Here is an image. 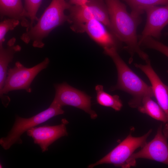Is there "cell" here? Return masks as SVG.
I'll list each match as a JSON object with an SVG mask.
<instances>
[{"mask_svg": "<svg viewBox=\"0 0 168 168\" xmlns=\"http://www.w3.org/2000/svg\"><path fill=\"white\" fill-rule=\"evenodd\" d=\"M111 26V32L126 45L124 49L131 55L129 63L137 54L145 61L148 55L140 48L137 35V27L141 21V16L129 13L126 6L120 0H105Z\"/></svg>", "mask_w": 168, "mask_h": 168, "instance_id": "6da1fadb", "label": "cell"}, {"mask_svg": "<svg viewBox=\"0 0 168 168\" xmlns=\"http://www.w3.org/2000/svg\"><path fill=\"white\" fill-rule=\"evenodd\" d=\"M103 49L104 53L113 60L117 71V83L111 87L110 91L119 90L130 95L132 98L128 105L133 108H138L144 97L154 96L151 86L146 84L130 68L120 56L117 49L114 48Z\"/></svg>", "mask_w": 168, "mask_h": 168, "instance_id": "7a4b0ae2", "label": "cell"}, {"mask_svg": "<svg viewBox=\"0 0 168 168\" xmlns=\"http://www.w3.org/2000/svg\"><path fill=\"white\" fill-rule=\"evenodd\" d=\"M71 5L66 0H52L38 18L37 23L26 29V32L21 35V40L27 44L32 41L34 47L43 48L44 45V39L55 28L68 21V16L64 12Z\"/></svg>", "mask_w": 168, "mask_h": 168, "instance_id": "3957f363", "label": "cell"}, {"mask_svg": "<svg viewBox=\"0 0 168 168\" xmlns=\"http://www.w3.org/2000/svg\"><path fill=\"white\" fill-rule=\"evenodd\" d=\"M49 63V58L46 57L34 66L27 68L19 61L16 62L14 67L8 70L3 88L0 93V98L4 106L7 107L10 101L9 97L4 94L11 91L19 90H25L28 92H31V82L40 72L47 67Z\"/></svg>", "mask_w": 168, "mask_h": 168, "instance_id": "277c9868", "label": "cell"}, {"mask_svg": "<svg viewBox=\"0 0 168 168\" xmlns=\"http://www.w3.org/2000/svg\"><path fill=\"white\" fill-rule=\"evenodd\" d=\"M62 107L53 101L48 108L31 117L24 118L16 115L7 136L0 138V145L4 149L7 150L14 144H21V137L24 133L54 117L63 114L64 112Z\"/></svg>", "mask_w": 168, "mask_h": 168, "instance_id": "5b68a950", "label": "cell"}, {"mask_svg": "<svg viewBox=\"0 0 168 168\" xmlns=\"http://www.w3.org/2000/svg\"><path fill=\"white\" fill-rule=\"evenodd\" d=\"M68 10L69 13L68 22L72 24L71 29L73 30L87 21L95 19L103 23L111 32L107 8L102 0H88L82 6L71 5Z\"/></svg>", "mask_w": 168, "mask_h": 168, "instance_id": "8992f818", "label": "cell"}, {"mask_svg": "<svg viewBox=\"0 0 168 168\" xmlns=\"http://www.w3.org/2000/svg\"><path fill=\"white\" fill-rule=\"evenodd\" d=\"M168 124L167 123L162 129L161 124L154 138L130 157L127 161L126 168L135 166L136 160L139 158L154 160L168 165Z\"/></svg>", "mask_w": 168, "mask_h": 168, "instance_id": "52a82bcc", "label": "cell"}, {"mask_svg": "<svg viewBox=\"0 0 168 168\" xmlns=\"http://www.w3.org/2000/svg\"><path fill=\"white\" fill-rule=\"evenodd\" d=\"M152 132V129H150L146 134L139 137L133 136L130 132L108 154L95 163L90 165L88 167L92 168L101 164H110L126 168L128 160L136 149L139 147L142 148L147 143V139Z\"/></svg>", "mask_w": 168, "mask_h": 168, "instance_id": "ba28073f", "label": "cell"}, {"mask_svg": "<svg viewBox=\"0 0 168 168\" xmlns=\"http://www.w3.org/2000/svg\"><path fill=\"white\" fill-rule=\"evenodd\" d=\"M54 86L55 94L53 101L61 107L70 105L81 109L89 114L92 119L97 118V114L91 108V96L65 82L55 84Z\"/></svg>", "mask_w": 168, "mask_h": 168, "instance_id": "9c48e42d", "label": "cell"}, {"mask_svg": "<svg viewBox=\"0 0 168 168\" xmlns=\"http://www.w3.org/2000/svg\"><path fill=\"white\" fill-rule=\"evenodd\" d=\"M147 20L144 28L138 37L140 44L147 37L159 38L163 28L168 24V5L164 6H154L145 10Z\"/></svg>", "mask_w": 168, "mask_h": 168, "instance_id": "30bf717a", "label": "cell"}, {"mask_svg": "<svg viewBox=\"0 0 168 168\" xmlns=\"http://www.w3.org/2000/svg\"><path fill=\"white\" fill-rule=\"evenodd\" d=\"M61 122L58 125L32 128L27 131V135L33 138L34 143L39 146L42 152H46L55 141L68 135L66 125L68 122L65 119H62Z\"/></svg>", "mask_w": 168, "mask_h": 168, "instance_id": "8fae6325", "label": "cell"}, {"mask_svg": "<svg viewBox=\"0 0 168 168\" xmlns=\"http://www.w3.org/2000/svg\"><path fill=\"white\" fill-rule=\"evenodd\" d=\"M106 27L101 22L92 19L80 25L74 31L86 32L103 48H114L117 49L119 46L118 40Z\"/></svg>", "mask_w": 168, "mask_h": 168, "instance_id": "7c38bea8", "label": "cell"}, {"mask_svg": "<svg viewBox=\"0 0 168 168\" xmlns=\"http://www.w3.org/2000/svg\"><path fill=\"white\" fill-rule=\"evenodd\" d=\"M143 65L135 63L134 66L142 71L147 77L151 84L154 96L158 104L165 113L168 121V85L164 84L152 68L150 60ZM168 124V122L167 123Z\"/></svg>", "mask_w": 168, "mask_h": 168, "instance_id": "4fadbf2b", "label": "cell"}, {"mask_svg": "<svg viewBox=\"0 0 168 168\" xmlns=\"http://www.w3.org/2000/svg\"><path fill=\"white\" fill-rule=\"evenodd\" d=\"M0 13L1 18L7 16L18 20L22 26H30L21 0H0Z\"/></svg>", "mask_w": 168, "mask_h": 168, "instance_id": "5bb4252c", "label": "cell"}, {"mask_svg": "<svg viewBox=\"0 0 168 168\" xmlns=\"http://www.w3.org/2000/svg\"><path fill=\"white\" fill-rule=\"evenodd\" d=\"M16 40V38L13 37L8 41L6 48L3 45L0 46V93L7 78L9 64L12 62L14 54L21 49L20 45H14Z\"/></svg>", "mask_w": 168, "mask_h": 168, "instance_id": "9a60e30c", "label": "cell"}, {"mask_svg": "<svg viewBox=\"0 0 168 168\" xmlns=\"http://www.w3.org/2000/svg\"><path fill=\"white\" fill-rule=\"evenodd\" d=\"M151 98L148 96L144 97L138 108V111L156 120L167 123L168 119L165 113L160 106Z\"/></svg>", "mask_w": 168, "mask_h": 168, "instance_id": "2e32d148", "label": "cell"}, {"mask_svg": "<svg viewBox=\"0 0 168 168\" xmlns=\"http://www.w3.org/2000/svg\"><path fill=\"white\" fill-rule=\"evenodd\" d=\"M97 103L102 106L112 108L116 111H119L123 106L122 101L119 96L111 95L104 91L103 86L100 85L95 87Z\"/></svg>", "mask_w": 168, "mask_h": 168, "instance_id": "e0dca14e", "label": "cell"}, {"mask_svg": "<svg viewBox=\"0 0 168 168\" xmlns=\"http://www.w3.org/2000/svg\"><path fill=\"white\" fill-rule=\"evenodd\" d=\"M132 10L131 13L137 16H141L147 8L158 5H168V0H124Z\"/></svg>", "mask_w": 168, "mask_h": 168, "instance_id": "ac0fdd59", "label": "cell"}, {"mask_svg": "<svg viewBox=\"0 0 168 168\" xmlns=\"http://www.w3.org/2000/svg\"><path fill=\"white\" fill-rule=\"evenodd\" d=\"M42 1V0H25L24 8L27 17L30 22L29 27L33 26L35 21H37L38 20L36 14Z\"/></svg>", "mask_w": 168, "mask_h": 168, "instance_id": "d6986e66", "label": "cell"}, {"mask_svg": "<svg viewBox=\"0 0 168 168\" xmlns=\"http://www.w3.org/2000/svg\"><path fill=\"white\" fill-rule=\"evenodd\" d=\"M140 45L156 50L168 57V46L152 37L145 38L140 43Z\"/></svg>", "mask_w": 168, "mask_h": 168, "instance_id": "ffe728a7", "label": "cell"}, {"mask_svg": "<svg viewBox=\"0 0 168 168\" xmlns=\"http://www.w3.org/2000/svg\"><path fill=\"white\" fill-rule=\"evenodd\" d=\"M20 23L17 19L11 18L4 19L0 23V45H3L5 37L9 30H12Z\"/></svg>", "mask_w": 168, "mask_h": 168, "instance_id": "44dd1931", "label": "cell"}, {"mask_svg": "<svg viewBox=\"0 0 168 168\" xmlns=\"http://www.w3.org/2000/svg\"><path fill=\"white\" fill-rule=\"evenodd\" d=\"M88 0H69V3L71 5H85Z\"/></svg>", "mask_w": 168, "mask_h": 168, "instance_id": "7402d4cb", "label": "cell"}, {"mask_svg": "<svg viewBox=\"0 0 168 168\" xmlns=\"http://www.w3.org/2000/svg\"><path fill=\"white\" fill-rule=\"evenodd\" d=\"M166 35H168V32L166 33Z\"/></svg>", "mask_w": 168, "mask_h": 168, "instance_id": "603a6c76", "label": "cell"}]
</instances>
